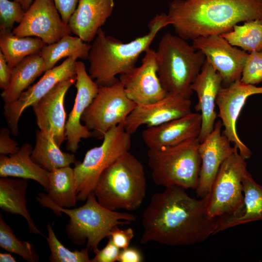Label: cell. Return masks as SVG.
Segmentation results:
<instances>
[{"label":"cell","mask_w":262,"mask_h":262,"mask_svg":"<svg viewBox=\"0 0 262 262\" xmlns=\"http://www.w3.org/2000/svg\"><path fill=\"white\" fill-rule=\"evenodd\" d=\"M192 45L204 53L220 74L222 86L241 79L248 52L232 46L221 34L199 36L192 40Z\"/></svg>","instance_id":"obj_13"},{"label":"cell","mask_w":262,"mask_h":262,"mask_svg":"<svg viewBox=\"0 0 262 262\" xmlns=\"http://www.w3.org/2000/svg\"><path fill=\"white\" fill-rule=\"evenodd\" d=\"M200 113L191 112L160 125L147 127L142 137L149 149L174 146L198 138L201 128Z\"/></svg>","instance_id":"obj_21"},{"label":"cell","mask_w":262,"mask_h":262,"mask_svg":"<svg viewBox=\"0 0 262 262\" xmlns=\"http://www.w3.org/2000/svg\"><path fill=\"white\" fill-rule=\"evenodd\" d=\"M19 2L26 11L30 8L33 1V0H13Z\"/></svg>","instance_id":"obj_43"},{"label":"cell","mask_w":262,"mask_h":262,"mask_svg":"<svg viewBox=\"0 0 262 262\" xmlns=\"http://www.w3.org/2000/svg\"><path fill=\"white\" fill-rule=\"evenodd\" d=\"M78 58L67 57L62 64L45 72L37 83L29 87L15 101L4 106L3 115L11 133L18 134V122L24 111L32 106L60 82L76 76V62Z\"/></svg>","instance_id":"obj_14"},{"label":"cell","mask_w":262,"mask_h":262,"mask_svg":"<svg viewBox=\"0 0 262 262\" xmlns=\"http://www.w3.org/2000/svg\"><path fill=\"white\" fill-rule=\"evenodd\" d=\"M0 246L16 254L28 262H38L39 256L33 244L19 239L0 214Z\"/></svg>","instance_id":"obj_32"},{"label":"cell","mask_w":262,"mask_h":262,"mask_svg":"<svg viewBox=\"0 0 262 262\" xmlns=\"http://www.w3.org/2000/svg\"><path fill=\"white\" fill-rule=\"evenodd\" d=\"M222 126L221 120H218L211 133L199 144L201 163L195 189L199 198L204 197L209 193L221 164L237 148L232 147L231 142L222 133Z\"/></svg>","instance_id":"obj_18"},{"label":"cell","mask_w":262,"mask_h":262,"mask_svg":"<svg viewBox=\"0 0 262 262\" xmlns=\"http://www.w3.org/2000/svg\"><path fill=\"white\" fill-rule=\"evenodd\" d=\"M191 105L189 98L168 93L156 102L137 105L124 123L125 130L131 135L142 125L156 126L181 117L192 112Z\"/></svg>","instance_id":"obj_17"},{"label":"cell","mask_w":262,"mask_h":262,"mask_svg":"<svg viewBox=\"0 0 262 262\" xmlns=\"http://www.w3.org/2000/svg\"><path fill=\"white\" fill-rule=\"evenodd\" d=\"M106 246L101 249L97 248L93 252L94 257L91 262H115L118 261L120 249L116 246L110 237Z\"/></svg>","instance_id":"obj_36"},{"label":"cell","mask_w":262,"mask_h":262,"mask_svg":"<svg viewBox=\"0 0 262 262\" xmlns=\"http://www.w3.org/2000/svg\"><path fill=\"white\" fill-rule=\"evenodd\" d=\"M240 80L255 85L262 82V50L248 53Z\"/></svg>","instance_id":"obj_35"},{"label":"cell","mask_w":262,"mask_h":262,"mask_svg":"<svg viewBox=\"0 0 262 262\" xmlns=\"http://www.w3.org/2000/svg\"><path fill=\"white\" fill-rule=\"evenodd\" d=\"M118 262H141L143 256L140 251L133 247H128L121 250Z\"/></svg>","instance_id":"obj_41"},{"label":"cell","mask_w":262,"mask_h":262,"mask_svg":"<svg viewBox=\"0 0 262 262\" xmlns=\"http://www.w3.org/2000/svg\"><path fill=\"white\" fill-rule=\"evenodd\" d=\"M185 190L170 186L152 196L142 215V244L191 246L217 233V219L211 218L207 213V195L196 199Z\"/></svg>","instance_id":"obj_1"},{"label":"cell","mask_w":262,"mask_h":262,"mask_svg":"<svg viewBox=\"0 0 262 262\" xmlns=\"http://www.w3.org/2000/svg\"><path fill=\"white\" fill-rule=\"evenodd\" d=\"M222 87L221 75L206 59L191 86L198 99L195 110L200 112L201 115V128L198 137L200 143L209 135L214 128L217 117L215 110L216 99Z\"/></svg>","instance_id":"obj_20"},{"label":"cell","mask_w":262,"mask_h":262,"mask_svg":"<svg viewBox=\"0 0 262 262\" xmlns=\"http://www.w3.org/2000/svg\"><path fill=\"white\" fill-rule=\"evenodd\" d=\"M146 190L144 166L128 151L102 172L94 193L98 202L108 209L132 211L143 203Z\"/></svg>","instance_id":"obj_5"},{"label":"cell","mask_w":262,"mask_h":262,"mask_svg":"<svg viewBox=\"0 0 262 262\" xmlns=\"http://www.w3.org/2000/svg\"><path fill=\"white\" fill-rule=\"evenodd\" d=\"M137 104L126 94L119 80L109 86L99 85L96 97L83 113L81 120L93 137L103 139L112 127L124 123Z\"/></svg>","instance_id":"obj_10"},{"label":"cell","mask_w":262,"mask_h":262,"mask_svg":"<svg viewBox=\"0 0 262 262\" xmlns=\"http://www.w3.org/2000/svg\"><path fill=\"white\" fill-rule=\"evenodd\" d=\"M12 32L19 37L39 38L46 45L55 43L71 33L68 24L62 20L53 0H34Z\"/></svg>","instance_id":"obj_11"},{"label":"cell","mask_w":262,"mask_h":262,"mask_svg":"<svg viewBox=\"0 0 262 262\" xmlns=\"http://www.w3.org/2000/svg\"><path fill=\"white\" fill-rule=\"evenodd\" d=\"M114 6V0H79L68 23L71 33L90 44L112 15Z\"/></svg>","instance_id":"obj_22"},{"label":"cell","mask_w":262,"mask_h":262,"mask_svg":"<svg viewBox=\"0 0 262 262\" xmlns=\"http://www.w3.org/2000/svg\"><path fill=\"white\" fill-rule=\"evenodd\" d=\"M31 157L35 163L49 172L78 162L74 154L60 149L52 132L40 130L36 131L35 145Z\"/></svg>","instance_id":"obj_27"},{"label":"cell","mask_w":262,"mask_h":262,"mask_svg":"<svg viewBox=\"0 0 262 262\" xmlns=\"http://www.w3.org/2000/svg\"><path fill=\"white\" fill-rule=\"evenodd\" d=\"M27 180L1 177L0 179V208L4 212L22 216L27 221L29 231L43 234L36 227L27 208L26 192Z\"/></svg>","instance_id":"obj_25"},{"label":"cell","mask_w":262,"mask_h":262,"mask_svg":"<svg viewBox=\"0 0 262 262\" xmlns=\"http://www.w3.org/2000/svg\"><path fill=\"white\" fill-rule=\"evenodd\" d=\"M127 97L137 105L156 102L168 93L158 75L156 51L149 48L145 51L141 64L120 75Z\"/></svg>","instance_id":"obj_15"},{"label":"cell","mask_w":262,"mask_h":262,"mask_svg":"<svg viewBox=\"0 0 262 262\" xmlns=\"http://www.w3.org/2000/svg\"><path fill=\"white\" fill-rule=\"evenodd\" d=\"M26 11L13 0H0V29L12 30L15 23H20Z\"/></svg>","instance_id":"obj_34"},{"label":"cell","mask_w":262,"mask_h":262,"mask_svg":"<svg viewBox=\"0 0 262 262\" xmlns=\"http://www.w3.org/2000/svg\"><path fill=\"white\" fill-rule=\"evenodd\" d=\"M76 81V76L60 82L32 106L39 130L52 132L59 147L66 140L65 97Z\"/></svg>","instance_id":"obj_19"},{"label":"cell","mask_w":262,"mask_h":262,"mask_svg":"<svg viewBox=\"0 0 262 262\" xmlns=\"http://www.w3.org/2000/svg\"><path fill=\"white\" fill-rule=\"evenodd\" d=\"M11 131L6 128L0 130V154L11 155L18 152L20 148L18 143L10 137Z\"/></svg>","instance_id":"obj_38"},{"label":"cell","mask_w":262,"mask_h":262,"mask_svg":"<svg viewBox=\"0 0 262 262\" xmlns=\"http://www.w3.org/2000/svg\"><path fill=\"white\" fill-rule=\"evenodd\" d=\"M231 45L248 53L262 50V21L253 20L237 24L221 34Z\"/></svg>","instance_id":"obj_31"},{"label":"cell","mask_w":262,"mask_h":262,"mask_svg":"<svg viewBox=\"0 0 262 262\" xmlns=\"http://www.w3.org/2000/svg\"><path fill=\"white\" fill-rule=\"evenodd\" d=\"M247 170L246 159L236 148L221 164L207 194L206 211L209 217L224 219L242 211L244 200L242 179Z\"/></svg>","instance_id":"obj_9"},{"label":"cell","mask_w":262,"mask_h":262,"mask_svg":"<svg viewBox=\"0 0 262 262\" xmlns=\"http://www.w3.org/2000/svg\"><path fill=\"white\" fill-rule=\"evenodd\" d=\"M55 6L62 20L68 24L74 12L79 0H53Z\"/></svg>","instance_id":"obj_39"},{"label":"cell","mask_w":262,"mask_h":262,"mask_svg":"<svg viewBox=\"0 0 262 262\" xmlns=\"http://www.w3.org/2000/svg\"><path fill=\"white\" fill-rule=\"evenodd\" d=\"M76 71L77 94L65 128L66 148L72 153L76 152L82 138L93 137L92 131L82 125L81 120L83 113L96 97L99 87L87 73L82 62L76 61Z\"/></svg>","instance_id":"obj_16"},{"label":"cell","mask_w":262,"mask_h":262,"mask_svg":"<svg viewBox=\"0 0 262 262\" xmlns=\"http://www.w3.org/2000/svg\"><path fill=\"white\" fill-rule=\"evenodd\" d=\"M44 72V61L39 53L25 58L13 68L10 83L0 94L4 105L17 100L22 93Z\"/></svg>","instance_id":"obj_26"},{"label":"cell","mask_w":262,"mask_h":262,"mask_svg":"<svg viewBox=\"0 0 262 262\" xmlns=\"http://www.w3.org/2000/svg\"><path fill=\"white\" fill-rule=\"evenodd\" d=\"M255 94H262V86L247 84L239 80L227 86H222L216 99V105L219 110L217 116L220 118L224 128L222 133L246 160L251 157L252 152L239 137L236 124L247 98Z\"/></svg>","instance_id":"obj_12"},{"label":"cell","mask_w":262,"mask_h":262,"mask_svg":"<svg viewBox=\"0 0 262 262\" xmlns=\"http://www.w3.org/2000/svg\"><path fill=\"white\" fill-rule=\"evenodd\" d=\"M13 68L8 64L3 54L0 51V88L6 89L10 82Z\"/></svg>","instance_id":"obj_40"},{"label":"cell","mask_w":262,"mask_h":262,"mask_svg":"<svg viewBox=\"0 0 262 262\" xmlns=\"http://www.w3.org/2000/svg\"><path fill=\"white\" fill-rule=\"evenodd\" d=\"M47 231L48 237L45 238L50 250L49 259L51 262H91L88 248L71 251L58 240L50 223L48 224Z\"/></svg>","instance_id":"obj_33"},{"label":"cell","mask_w":262,"mask_h":262,"mask_svg":"<svg viewBox=\"0 0 262 262\" xmlns=\"http://www.w3.org/2000/svg\"><path fill=\"white\" fill-rule=\"evenodd\" d=\"M103 139L100 146L86 152L82 162L75 164L77 201H85L102 172L131 147V134L125 130L124 123L110 129Z\"/></svg>","instance_id":"obj_8"},{"label":"cell","mask_w":262,"mask_h":262,"mask_svg":"<svg viewBox=\"0 0 262 262\" xmlns=\"http://www.w3.org/2000/svg\"><path fill=\"white\" fill-rule=\"evenodd\" d=\"M91 44L81 38L69 35L63 36L57 42L45 45L39 52L44 64V72L54 67L60 59L75 56L78 58L87 60Z\"/></svg>","instance_id":"obj_30"},{"label":"cell","mask_w":262,"mask_h":262,"mask_svg":"<svg viewBox=\"0 0 262 262\" xmlns=\"http://www.w3.org/2000/svg\"><path fill=\"white\" fill-rule=\"evenodd\" d=\"M0 262H16L15 258L9 253H0Z\"/></svg>","instance_id":"obj_42"},{"label":"cell","mask_w":262,"mask_h":262,"mask_svg":"<svg viewBox=\"0 0 262 262\" xmlns=\"http://www.w3.org/2000/svg\"><path fill=\"white\" fill-rule=\"evenodd\" d=\"M40 204L50 209L56 215L64 213L69 217L65 230L68 237L76 245L86 242V247L93 251L99 243L109 235L112 229L120 225L129 224L136 216L126 212L108 209L98 201L94 192L90 193L84 204L74 209L60 207L41 193L36 197Z\"/></svg>","instance_id":"obj_4"},{"label":"cell","mask_w":262,"mask_h":262,"mask_svg":"<svg viewBox=\"0 0 262 262\" xmlns=\"http://www.w3.org/2000/svg\"><path fill=\"white\" fill-rule=\"evenodd\" d=\"M47 196L55 204L65 208L76 205L77 193L74 169L69 166L55 168L49 173Z\"/></svg>","instance_id":"obj_29"},{"label":"cell","mask_w":262,"mask_h":262,"mask_svg":"<svg viewBox=\"0 0 262 262\" xmlns=\"http://www.w3.org/2000/svg\"><path fill=\"white\" fill-rule=\"evenodd\" d=\"M32 146L24 143L16 153L0 155V177H14L33 180L41 185L44 190H49V171L35 163L31 158Z\"/></svg>","instance_id":"obj_23"},{"label":"cell","mask_w":262,"mask_h":262,"mask_svg":"<svg viewBox=\"0 0 262 262\" xmlns=\"http://www.w3.org/2000/svg\"><path fill=\"white\" fill-rule=\"evenodd\" d=\"M242 182L244 196V207L237 215L217 219L216 233L235 226L262 220V186L257 183L247 170Z\"/></svg>","instance_id":"obj_24"},{"label":"cell","mask_w":262,"mask_h":262,"mask_svg":"<svg viewBox=\"0 0 262 262\" xmlns=\"http://www.w3.org/2000/svg\"><path fill=\"white\" fill-rule=\"evenodd\" d=\"M45 45L39 38L19 37L11 30L0 29V51L12 68L26 57L39 53Z\"/></svg>","instance_id":"obj_28"},{"label":"cell","mask_w":262,"mask_h":262,"mask_svg":"<svg viewBox=\"0 0 262 262\" xmlns=\"http://www.w3.org/2000/svg\"><path fill=\"white\" fill-rule=\"evenodd\" d=\"M168 25L167 14L157 15L149 21L147 34L128 43L106 35L100 28L91 44L87 59L91 78L98 85L109 86L117 82L119 80L116 76L134 67L140 55L149 48L159 31Z\"/></svg>","instance_id":"obj_3"},{"label":"cell","mask_w":262,"mask_h":262,"mask_svg":"<svg viewBox=\"0 0 262 262\" xmlns=\"http://www.w3.org/2000/svg\"><path fill=\"white\" fill-rule=\"evenodd\" d=\"M198 138L174 146L148 149V164L154 183L164 187L179 186L196 189L201 158Z\"/></svg>","instance_id":"obj_7"},{"label":"cell","mask_w":262,"mask_h":262,"mask_svg":"<svg viewBox=\"0 0 262 262\" xmlns=\"http://www.w3.org/2000/svg\"><path fill=\"white\" fill-rule=\"evenodd\" d=\"M108 237H110L119 248L125 249L129 246L134 237V232L131 228L121 229L117 226L112 229Z\"/></svg>","instance_id":"obj_37"},{"label":"cell","mask_w":262,"mask_h":262,"mask_svg":"<svg viewBox=\"0 0 262 262\" xmlns=\"http://www.w3.org/2000/svg\"><path fill=\"white\" fill-rule=\"evenodd\" d=\"M156 55L158 75L164 89L190 98L191 85L206 61L204 53L186 40L167 33L160 40Z\"/></svg>","instance_id":"obj_6"},{"label":"cell","mask_w":262,"mask_h":262,"mask_svg":"<svg viewBox=\"0 0 262 262\" xmlns=\"http://www.w3.org/2000/svg\"><path fill=\"white\" fill-rule=\"evenodd\" d=\"M167 14L177 35L193 40L222 34L240 22L262 21V0H173Z\"/></svg>","instance_id":"obj_2"}]
</instances>
